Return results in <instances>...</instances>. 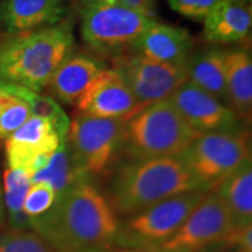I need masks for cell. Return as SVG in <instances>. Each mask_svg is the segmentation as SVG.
Here are the masks:
<instances>
[{
	"label": "cell",
	"mask_w": 252,
	"mask_h": 252,
	"mask_svg": "<svg viewBox=\"0 0 252 252\" xmlns=\"http://www.w3.org/2000/svg\"><path fill=\"white\" fill-rule=\"evenodd\" d=\"M231 231L227 209L216 193L209 190L184 223L147 252H205L219 245Z\"/></svg>",
	"instance_id": "30bf717a"
},
{
	"label": "cell",
	"mask_w": 252,
	"mask_h": 252,
	"mask_svg": "<svg viewBox=\"0 0 252 252\" xmlns=\"http://www.w3.org/2000/svg\"><path fill=\"white\" fill-rule=\"evenodd\" d=\"M198 136L165 98L126 119L121 154L132 160L178 157Z\"/></svg>",
	"instance_id": "277c9868"
},
{
	"label": "cell",
	"mask_w": 252,
	"mask_h": 252,
	"mask_svg": "<svg viewBox=\"0 0 252 252\" xmlns=\"http://www.w3.org/2000/svg\"><path fill=\"white\" fill-rule=\"evenodd\" d=\"M31 118L27 102L18 94L17 86L0 81V143Z\"/></svg>",
	"instance_id": "603a6c76"
},
{
	"label": "cell",
	"mask_w": 252,
	"mask_h": 252,
	"mask_svg": "<svg viewBox=\"0 0 252 252\" xmlns=\"http://www.w3.org/2000/svg\"><path fill=\"white\" fill-rule=\"evenodd\" d=\"M207 192L181 193L144 207L121 221L115 245L124 250L147 252L165 241L198 206Z\"/></svg>",
	"instance_id": "8992f818"
},
{
	"label": "cell",
	"mask_w": 252,
	"mask_h": 252,
	"mask_svg": "<svg viewBox=\"0 0 252 252\" xmlns=\"http://www.w3.org/2000/svg\"><path fill=\"white\" fill-rule=\"evenodd\" d=\"M193 39L185 28L154 21L130 45L129 51L157 62L188 61Z\"/></svg>",
	"instance_id": "2e32d148"
},
{
	"label": "cell",
	"mask_w": 252,
	"mask_h": 252,
	"mask_svg": "<svg viewBox=\"0 0 252 252\" xmlns=\"http://www.w3.org/2000/svg\"><path fill=\"white\" fill-rule=\"evenodd\" d=\"M105 69V62L97 55L73 52L58 67L46 89L56 102L73 107Z\"/></svg>",
	"instance_id": "5bb4252c"
},
{
	"label": "cell",
	"mask_w": 252,
	"mask_h": 252,
	"mask_svg": "<svg viewBox=\"0 0 252 252\" xmlns=\"http://www.w3.org/2000/svg\"><path fill=\"white\" fill-rule=\"evenodd\" d=\"M90 180L76 167L67 140L63 142L59 149L52 153L51 161L42 171L31 177V182H46L56 192V196L63 195L66 190L81 181Z\"/></svg>",
	"instance_id": "44dd1931"
},
{
	"label": "cell",
	"mask_w": 252,
	"mask_h": 252,
	"mask_svg": "<svg viewBox=\"0 0 252 252\" xmlns=\"http://www.w3.org/2000/svg\"><path fill=\"white\" fill-rule=\"evenodd\" d=\"M135 9L149 17L156 18V1L154 0H127Z\"/></svg>",
	"instance_id": "83f0119b"
},
{
	"label": "cell",
	"mask_w": 252,
	"mask_h": 252,
	"mask_svg": "<svg viewBox=\"0 0 252 252\" xmlns=\"http://www.w3.org/2000/svg\"><path fill=\"white\" fill-rule=\"evenodd\" d=\"M224 58L225 51L220 48H210L189 56L188 81L227 105Z\"/></svg>",
	"instance_id": "ffe728a7"
},
{
	"label": "cell",
	"mask_w": 252,
	"mask_h": 252,
	"mask_svg": "<svg viewBox=\"0 0 252 252\" xmlns=\"http://www.w3.org/2000/svg\"><path fill=\"white\" fill-rule=\"evenodd\" d=\"M4 217H6V212H4V205H3V193H1V185H0V227L4 223Z\"/></svg>",
	"instance_id": "f546056e"
},
{
	"label": "cell",
	"mask_w": 252,
	"mask_h": 252,
	"mask_svg": "<svg viewBox=\"0 0 252 252\" xmlns=\"http://www.w3.org/2000/svg\"><path fill=\"white\" fill-rule=\"evenodd\" d=\"M124 124L125 121L121 119L74 112L66 140L76 167L90 180L105 175L121 156Z\"/></svg>",
	"instance_id": "52a82bcc"
},
{
	"label": "cell",
	"mask_w": 252,
	"mask_h": 252,
	"mask_svg": "<svg viewBox=\"0 0 252 252\" xmlns=\"http://www.w3.org/2000/svg\"><path fill=\"white\" fill-rule=\"evenodd\" d=\"M64 14V0H0V26L9 35L55 26Z\"/></svg>",
	"instance_id": "9a60e30c"
},
{
	"label": "cell",
	"mask_w": 252,
	"mask_h": 252,
	"mask_svg": "<svg viewBox=\"0 0 252 252\" xmlns=\"http://www.w3.org/2000/svg\"><path fill=\"white\" fill-rule=\"evenodd\" d=\"M70 252H111L107 247H90V248H81V250H76V251Z\"/></svg>",
	"instance_id": "f1b7e54d"
},
{
	"label": "cell",
	"mask_w": 252,
	"mask_h": 252,
	"mask_svg": "<svg viewBox=\"0 0 252 252\" xmlns=\"http://www.w3.org/2000/svg\"><path fill=\"white\" fill-rule=\"evenodd\" d=\"M209 192L178 157L126 158L111 175L107 198L118 216H130L144 207L181 193Z\"/></svg>",
	"instance_id": "7a4b0ae2"
},
{
	"label": "cell",
	"mask_w": 252,
	"mask_h": 252,
	"mask_svg": "<svg viewBox=\"0 0 252 252\" xmlns=\"http://www.w3.org/2000/svg\"><path fill=\"white\" fill-rule=\"evenodd\" d=\"M112 69L125 80L142 105L168 98L188 81V61L157 62L127 51L112 59Z\"/></svg>",
	"instance_id": "9c48e42d"
},
{
	"label": "cell",
	"mask_w": 252,
	"mask_h": 252,
	"mask_svg": "<svg viewBox=\"0 0 252 252\" xmlns=\"http://www.w3.org/2000/svg\"><path fill=\"white\" fill-rule=\"evenodd\" d=\"M251 26L247 0H219L205 18V38L213 44L238 42L250 34Z\"/></svg>",
	"instance_id": "ac0fdd59"
},
{
	"label": "cell",
	"mask_w": 252,
	"mask_h": 252,
	"mask_svg": "<svg viewBox=\"0 0 252 252\" xmlns=\"http://www.w3.org/2000/svg\"><path fill=\"white\" fill-rule=\"evenodd\" d=\"M121 220L93 180L81 181L56 198L54 207L34 223L38 234L54 251L70 252L115 243Z\"/></svg>",
	"instance_id": "6da1fadb"
},
{
	"label": "cell",
	"mask_w": 252,
	"mask_h": 252,
	"mask_svg": "<svg viewBox=\"0 0 252 252\" xmlns=\"http://www.w3.org/2000/svg\"><path fill=\"white\" fill-rule=\"evenodd\" d=\"M16 86H17L18 94L21 95V98L27 102L31 117L41 118V119L51 122L56 127L59 136L63 140H66L69 126H70V119L66 115L62 107L59 105V102H56L52 97L42 95L41 93L30 90L27 87L18 86V84Z\"/></svg>",
	"instance_id": "cb8c5ba5"
},
{
	"label": "cell",
	"mask_w": 252,
	"mask_h": 252,
	"mask_svg": "<svg viewBox=\"0 0 252 252\" xmlns=\"http://www.w3.org/2000/svg\"><path fill=\"white\" fill-rule=\"evenodd\" d=\"M171 9L184 17L205 20L219 0H167Z\"/></svg>",
	"instance_id": "4316f807"
},
{
	"label": "cell",
	"mask_w": 252,
	"mask_h": 252,
	"mask_svg": "<svg viewBox=\"0 0 252 252\" xmlns=\"http://www.w3.org/2000/svg\"><path fill=\"white\" fill-rule=\"evenodd\" d=\"M66 142L51 122L31 117L24 125L3 142L7 168L28 172L32 160L42 154H52ZM28 175V174H27Z\"/></svg>",
	"instance_id": "4fadbf2b"
},
{
	"label": "cell",
	"mask_w": 252,
	"mask_h": 252,
	"mask_svg": "<svg viewBox=\"0 0 252 252\" xmlns=\"http://www.w3.org/2000/svg\"><path fill=\"white\" fill-rule=\"evenodd\" d=\"M250 156V133L241 127L199 135L178 158L207 190H212Z\"/></svg>",
	"instance_id": "ba28073f"
},
{
	"label": "cell",
	"mask_w": 252,
	"mask_h": 252,
	"mask_svg": "<svg viewBox=\"0 0 252 252\" xmlns=\"http://www.w3.org/2000/svg\"><path fill=\"white\" fill-rule=\"evenodd\" d=\"M31 185V177L24 171L6 168L3 172V205L9 216L11 228L14 230H31L28 219L23 213V203Z\"/></svg>",
	"instance_id": "7402d4cb"
},
{
	"label": "cell",
	"mask_w": 252,
	"mask_h": 252,
	"mask_svg": "<svg viewBox=\"0 0 252 252\" xmlns=\"http://www.w3.org/2000/svg\"><path fill=\"white\" fill-rule=\"evenodd\" d=\"M74 49L72 20L9 35L0 42V81L41 93Z\"/></svg>",
	"instance_id": "3957f363"
},
{
	"label": "cell",
	"mask_w": 252,
	"mask_h": 252,
	"mask_svg": "<svg viewBox=\"0 0 252 252\" xmlns=\"http://www.w3.org/2000/svg\"><path fill=\"white\" fill-rule=\"evenodd\" d=\"M56 198H58L56 192L49 184L31 182L23 203V213L28 219L30 228H31V223L45 216L54 207Z\"/></svg>",
	"instance_id": "d4e9b609"
},
{
	"label": "cell",
	"mask_w": 252,
	"mask_h": 252,
	"mask_svg": "<svg viewBox=\"0 0 252 252\" xmlns=\"http://www.w3.org/2000/svg\"><path fill=\"white\" fill-rule=\"evenodd\" d=\"M76 112L93 118L126 121L143 108L122 76L114 69H105L91 83L76 102Z\"/></svg>",
	"instance_id": "7c38bea8"
},
{
	"label": "cell",
	"mask_w": 252,
	"mask_h": 252,
	"mask_svg": "<svg viewBox=\"0 0 252 252\" xmlns=\"http://www.w3.org/2000/svg\"><path fill=\"white\" fill-rule=\"evenodd\" d=\"M80 32L97 56L115 59L157 21L127 0H79Z\"/></svg>",
	"instance_id": "5b68a950"
},
{
	"label": "cell",
	"mask_w": 252,
	"mask_h": 252,
	"mask_svg": "<svg viewBox=\"0 0 252 252\" xmlns=\"http://www.w3.org/2000/svg\"><path fill=\"white\" fill-rule=\"evenodd\" d=\"M0 252H54V250L34 231L11 228L0 235Z\"/></svg>",
	"instance_id": "484cf974"
},
{
	"label": "cell",
	"mask_w": 252,
	"mask_h": 252,
	"mask_svg": "<svg viewBox=\"0 0 252 252\" xmlns=\"http://www.w3.org/2000/svg\"><path fill=\"white\" fill-rule=\"evenodd\" d=\"M227 105L243 121H251L252 58L247 49L225 51Z\"/></svg>",
	"instance_id": "d6986e66"
},
{
	"label": "cell",
	"mask_w": 252,
	"mask_h": 252,
	"mask_svg": "<svg viewBox=\"0 0 252 252\" xmlns=\"http://www.w3.org/2000/svg\"><path fill=\"white\" fill-rule=\"evenodd\" d=\"M118 252H140V251H133V250H121V251Z\"/></svg>",
	"instance_id": "4dcf8cb0"
},
{
	"label": "cell",
	"mask_w": 252,
	"mask_h": 252,
	"mask_svg": "<svg viewBox=\"0 0 252 252\" xmlns=\"http://www.w3.org/2000/svg\"><path fill=\"white\" fill-rule=\"evenodd\" d=\"M227 209L233 231L252 224V157L212 189Z\"/></svg>",
	"instance_id": "e0dca14e"
},
{
	"label": "cell",
	"mask_w": 252,
	"mask_h": 252,
	"mask_svg": "<svg viewBox=\"0 0 252 252\" xmlns=\"http://www.w3.org/2000/svg\"><path fill=\"white\" fill-rule=\"evenodd\" d=\"M167 99L199 135L241 129V119L233 109L189 81L184 83Z\"/></svg>",
	"instance_id": "8fae6325"
}]
</instances>
